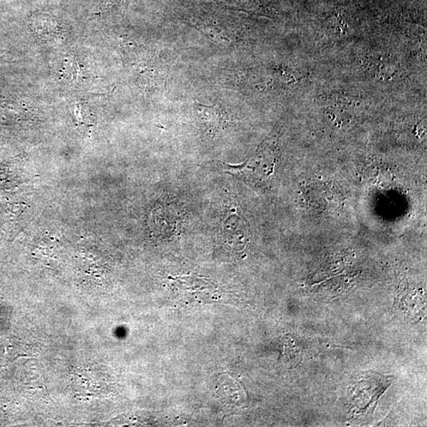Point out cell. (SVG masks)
<instances>
[{
    "label": "cell",
    "mask_w": 427,
    "mask_h": 427,
    "mask_svg": "<svg viewBox=\"0 0 427 427\" xmlns=\"http://www.w3.org/2000/svg\"><path fill=\"white\" fill-rule=\"evenodd\" d=\"M119 1L120 0H104L102 2L100 10L104 11L108 8H112L113 6L116 5Z\"/></svg>",
    "instance_id": "cell-1"
},
{
    "label": "cell",
    "mask_w": 427,
    "mask_h": 427,
    "mask_svg": "<svg viewBox=\"0 0 427 427\" xmlns=\"http://www.w3.org/2000/svg\"><path fill=\"white\" fill-rule=\"evenodd\" d=\"M9 63H10L9 60L0 57V64H9Z\"/></svg>",
    "instance_id": "cell-2"
}]
</instances>
